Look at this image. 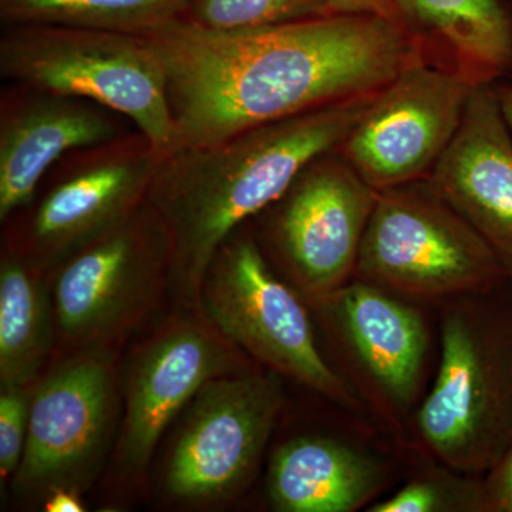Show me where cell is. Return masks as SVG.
<instances>
[{"mask_svg":"<svg viewBox=\"0 0 512 512\" xmlns=\"http://www.w3.org/2000/svg\"><path fill=\"white\" fill-rule=\"evenodd\" d=\"M491 86H493L495 101H497L501 117L512 134V80H500Z\"/></svg>","mask_w":512,"mask_h":512,"instance_id":"cell-27","label":"cell"},{"mask_svg":"<svg viewBox=\"0 0 512 512\" xmlns=\"http://www.w3.org/2000/svg\"><path fill=\"white\" fill-rule=\"evenodd\" d=\"M164 151L143 133L66 154L6 221V248L42 271L126 221L147 201Z\"/></svg>","mask_w":512,"mask_h":512,"instance_id":"cell-7","label":"cell"},{"mask_svg":"<svg viewBox=\"0 0 512 512\" xmlns=\"http://www.w3.org/2000/svg\"><path fill=\"white\" fill-rule=\"evenodd\" d=\"M376 96L165 151L147 202L167 232L170 276L185 295L200 296L227 238L278 200L312 158L338 148Z\"/></svg>","mask_w":512,"mask_h":512,"instance_id":"cell-2","label":"cell"},{"mask_svg":"<svg viewBox=\"0 0 512 512\" xmlns=\"http://www.w3.org/2000/svg\"><path fill=\"white\" fill-rule=\"evenodd\" d=\"M285 403L274 370L212 379L192 399L165 468V490L187 503L222 500L254 477Z\"/></svg>","mask_w":512,"mask_h":512,"instance_id":"cell-11","label":"cell"},{"mask_svg":"<svg viewBox=\"0 0 512 512\" xmlns=\"http://www.w3.org/2000/svg\"><path fill=\"white\" fill-rule=\"evenodd\" d=\"M476 87L433 64H410L377 93L338 150L376 191L427 180Z\"/></svg>","mask_w":512,"mask_h":512,"instance_id":"cell-13","label":"cell"},{"mask_svg":"<svg viewBox=\"0 0 512 512\" xmlns=\"http://www.w3.org/2000/svg\"><path fill=\"white\" fill-rule=\"evenodd\" d=\"M137 130L116 111L79 97L6 83L0 92V221L35 197L66 154Z\"/></svg>","mask_w":512,"mask_h":512,"instance_id":"cell-15","label":"cell"},{"mask_svg":"<svg viewBox=\"0 0 512 512\" xmlns=\"http://www.w3.org/2000/svg\"><path fill=\"white\" fill-rule=\"evenodd\" d=\"M110 352L84 348L30 390L29 433L13 476L20 497L47 498L66 488L79 493L106 457L119 410Z\"/></svg>","mask_w":512,"mask_h":512,"instance_id":"cell-10","label":"cell"},{"mask_svg":"<svg viewBox=\"0 0 512 512\" xmlns=\"http://www.w3.org/2000/svg\"><path fill=\"white\" fill-rule=\"evenodd\" d=\"M377 192L333 148L249 222L269 264L313 303L352 281Z\"/></svg>","mask_w":512,"mask_h":512,"instance_id":"cell-8","label":"cell"},{"mask_svg":"<svg viewBox=\"0 0 512 512\" xmlns=\"http://www.w3.org/2000/svg\"><path fill=\"white\" fill-rule=\"evenodd\" d=\"M29 387H2L0 393V474L15 476L29 433Z\"/></svg>","mask_w":512,"mask_h":512,"instance_id":"cell-23","label":"cell"},{"mask_svg":"<svg viewBox=\"0 0 512 512\" xmlns=\"http://www.w3.org/2000/svg\"><path fill=\"white\" fill-rule=\"evenodd\" d=\"M429 180L484 239L512 284V134L491 84L471 93L456 137Z\"/></svg>","mask_w":512,"mask_h":512,"instance_id":"cell-16","label":"cell"},{"mask_svg":"<svg viewBox=\"0 0 512 512\" xmlns=\"http://www.w3.org/2000/svg\"><path fill=\"white\" fill-rule=\"evenodd\" d=\"M353 278L436 306L507 281L484 239L429 178L377 192Z\"/></svg>","mask_w":512,"mask_h":512,"instance_id":"cell-5","label":"cell"},{"mask_svg":"<svg viewBox=\"0 0 512 512\" xmlns=\"http://www.w3.org/2000/svg\"><path fill=\"white\" fill-rule=\"evenodd\" d=\"M188 0H0L5 25L64 26L150 37L184 19Z\"/></svg>","mask_w":512,"mask_h":512,"instance_id":"cell-20","label":"cell"},{"mask_svg":"<svg viewBox=\"0 0 512 512\" xmlns=\"http://www.w3.org/2000/svg\"><path fill=\"white\" fill-rule=\"evenodd\" d=\"M45 271L12 249L0 262V382L29 387L52 349L55 306Z\"/></svg>","mask_w":512,"mask_h":512,"instance_id":"cell-19","label":"cell"},{"mask_svg":"<svg viewBox=\"0 0 512 512\" xmlns=\"http://www.w3.org/2000/svg\"><path fill=\"white\" fill-rule=\"evenodd\" d=\"M488 512H512V493L491 504Z\"/></svg>","mask_w":512,"mask_h":512,"instance_id":"cell-28","label":"cell"},{"mask_svg":"<svg viewBox=\"0 0 512 512\" xmlns=\"http://www.w3.org/2000/svg\"><path fill=\"white\" fill-rule=\"evenodd\" d=\"M389 480L382 461L329 437L286 441L269 464L268 497L281 512H353Z\"/></svg>","mask_w":512,"mask_h":512,"instance_id":"cell-18","label":"cell"},{"mask_svg":"<svg viewBox=\"0 0 512 512\" xmlns=\"http://www.w3.org/2000/svg\"><path fill=\"white\" fill-rule=\"evenodd\" d=\"M423 62L476 86L512 77V6L505 0H392Z\"/></svg>","mask_w":512,"mask_h":512,"instance_id":"cell-17","label":"cell"},{"mask_svg":"<svg viewBox=\"0 0 512 512\" xmlns=\"http://www.w3.org/2000/svg\"><path fill=\"white\" fill-rule=\"evenodd\" d=\"M439 309V372L414 429L444 467L484 476L512 440V284Z\"/></svg>","mask_w":512,"mask_h":512,"instance_id":"cell-3","label":"cell"},{"mask_svg":"<svg viewBox=\"0 0 512 512\" xmlns=\"http://www.w3.org/2000/svg\"><path fill=\"white\" fill-rule=\"evenodd\" d=\"M328 15L326 0H188L183 20L211 32H238Z\"/></svg>","mask_w":512,"mask_h":512,"instance_id":"cell-21","label":"cell"},{"mask_svg":"<svg viewBox=\"0 0 512 512\" xmlns=\"http://www.w3.org/2000/svg\"><path fill=\"white\" fill-rule=\"evenodd\" d=\"M483 476L448 468L424 473L369 512H484Z\"/></svg>","mask_w":512,"mask_h":512,"instance_id":"cell-22","label":"cell"},{"mask_svg":"<svg viewBox=\"0 0 512 512\" xmlns=\"http://www.w3.org/2000/svg\"><path fill=\"white\" fill-rule=\"evenodd\" d=\"M200 298L211 325L259 363L348 412H362V400L320 352L301 293L269 264L251 222L218 249Z\"/></svg>","mask_w":512,"mask_h":512,"instance_id":"cell-6","label":"cell"},{"mask_svg":"<svg viewBox=\"0 0 512 512\" xmlns=\"http://www.w3.org/2000/svg\"><path fill=\"white\" fill-rule=\"evenodd\" d=\"M332 15H373L397 23L392 0H326Z\"/></svg>","mask_w":512,"mask_h":512,"instance_id":"cell-25","label":"cell"},{"mask_svg":"<svg viewBox=\"0 0 512 512\" xmlns=\"http://www.w3.org/2000/svg\"><path fill=\"white\" fill-rule=\"evenodd\" d=\"M485 508L512 493V440L500 460L483 476Z\"/></svg>","mask_w":512,"mask_h":512,"instance_id":"cell-24","label":"cell"},{"mask_svg":"<svg viewBox=\"0 0 512 512\" xmlns=\"http://www.w3.org/2000/svg\"><path fill=\"white\" fill-rule=\"evenodd\" d=\"M3 28L5 83L93 101L130 120L158 150L173 148L167 80L146 37L37 23Z\"/></svg>","mask_w":512,"mask_h":512,"instance_id":"cell-4","label":"cell"},{"mask_svg":"<svg viewBox=\"0 0 512 512\" xmlns=\"http://www.w3.org/2000/svg\"><path fill=\"white\" fill-rule=\"evenodd\" d=\"M46 511L47 512H82L84 505L80 501L79 493L73 490H60L53 491L49 497L46 498Z\"/></svg>","mask_w":512,"mask_h":512,"instance_id":"cell-26","label":"cell"},{"mask_svg":"<svg viewBox=\"0 0 512 512\" xmlns=\"http://www.w3.org/2000/svg\"><path fill=\"white\" fill-rule=\"evenodd\" d=\"M146 39L167 80L173 148L217 143L376 96L404 67L423 62L399 25L373 15L320 16L238 32L180 20Z\"/></svg>","mask_w":512,"mask_h":512,"instance_id":"cell-1","label":"cell"},{"mask_svg":"<svg viewBox=\"0 0 512 512\" xmlns=\"http://www.w3.org/2000/svg\"><path fill=\"white\" fill-rule=\"evenodd\" d=\"M198 323L171 326L138 352L128 372L120 466L143 473L175 417L212 379L244 372L234 343Z\"/></svg>","mask_w":512,"mask_h":512,"instance_id":"cell-14","label":"cell"},{"mask_svg":"<svg viewBox=\"0 0 512 512\" xmlns=\"http://www.w3.org/2000/svg\"><path fill=\"white\" fill-rule=\"evenodd\" d=\"M313 305L343 379L383 423L402 434L429 360L430 329L421 305L355 278Z\"/></svg>","mask_w":512,"mask_h":512,"instance_id":"cell-9","label":"cell"},{"mask_svg":"<svg viewBox=\"0 0 512 512\" xmlns=\"http://www.w3.org/2000/svg\"><path fill=\"white\" fill-rule=\"evenodd\" d=\"M170 264L167 232L146 201L53 269L60 335L83 349L103 345L144 312Z\"/></svg>","mask_w":512,"mask_h":512,"instance_id":"cell-12","label":"cell"}]
</instances>
